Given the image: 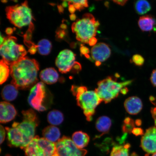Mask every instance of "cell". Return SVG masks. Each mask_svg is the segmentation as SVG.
Returning <instances> with one entry per match:
<instances>
[{
  "label": "cell",
  "instance_id": "1",
  "mask_svg": "<svg viewBox=\"0 0 156 156\" xmlns=\"http://www.w3.org/2000/svg\"><path fill=\"white\" fill-rule=\"evenodd\" d=\"M22 114V122H14L12 127H7L5 129L9 146L24 149L35 137L39 122L36 112L32 109L23 111Z\"/></svg>",
  "mask_w": 156,
  "mask_h": 156
},
{
  "label": "cell",
  "instance_id": "2",
  "mask_svg": "<svg viewBox=\"0 0 156 156\" xmlns=\"http://www.w3.org/2000/svg\"><path fill=\"white\" fill-rule=\"evenodd\" d=\"M12 84L18 89H27L37 81L39 65L36 60L24 57L10 66Z\"/></svg>",
  "mask_w": 156,
  "mask_h": 156
},
{
  "label": "cell",
  "instance_id": "3",
  "mask_svg": "<svg viewBox=\"0 0 156 156\" xmlns=\"http://www.w3.org/2000/svg\"><path fill=\"white\" fill-rule=\"evenodd\" d=\"M99 25V21L93 15L87 13L73 23L72 29L77 40L88 44L89 40L96 36Z\"/></svg>",
  "mask_w": 156,
  "mask_h": 156
},
{
  "label": "cell",
  "instance_id": "4",
  "mask_svg": "<svg viewBox=\"0 0 156 156\" xmlns=\"http://www.w3.org/2000/svg\"><path fill=\"white\" fill-rule=\"evenodd\" d=\"M132 82L130 80L118 82L116 78L109 76L98 82L95 91L102 102L107 103L116 98L123 88Z\"/></svg>",
  "mask_w": 156,
  "mask_h": 156
},
{
  "label": "cell",
  "instance_id": "5",
  "mask_svg": "<svg viewBox=\"0 0 156 156\" xmlns=\"http://www.w3.org/2000/svg\"><path fill=\"white\" fill-rule=\"evenodd\" d=\"M6 13L7 18L11 23L19 28L32 25V10L27 1L21 5L7 7Z\"/></svg>",
  "mask_w": 156,
  "mask_h": 156
},
{
  "label": "cell",
  "instance_id": "6",
  "mask_svg": "<svg viewBox=\"0 0 156 156\" xmlns=\"http://www.w3.org/2000/svg\"><path fill=\"white\" fill-rule=\"evenodd\" d=\"M30 106L39 112L48 110L52 102V95L44 83L39 82L31 89L28 98Z\"/></svg>",
  "mask_w": 156,
  "mask_h": 156
},
{
  "label": "cell",
  "instance_id": "7",
  "mask_svg": "<svg viewBox=\"0 0 156 156\" xmlns=\"http://www.w3.org/2000/svg\"><path fill=\"white\" fill-rule=\"evenodd\" d=\"M17 39L14 37L5 38L1 45V54L3 60L8 65L18 61L25 57L26 50L22 45L17 43Z\"/></svg>",
  "mask_w": 156,
  "mask_h": 156
},
{
  "label": "cell",
  "instance_id": "8",
  "mask_svg": "<svg viewBox=\"0 0 156 156\" xmlns=\"http://www.w3.org/2000/svg\"><path fill=\"white\" fill-rule=\"evenodd\" d=\"M55 149V143L36 136L24 150L25 156H53Z\"/></svg>",
  "mask_w": 156,
  "mask_h": 156
},
{
  "label": "cell",
  "instance_id": "9",
  "mask_svg": "<svg viewBox=\"0 0 156 156\" xmlns=\"http://www.w3.org/2000/svg\"><path fill=\"white\" fill-rule=\"evenodd\" d=\"M78 106L83 111L88 121L92 120L95 113V108L102 101L95 91H87L76 96Z\"/></svg>",
  "mask_w": 156,
  "mask_h": 156
},
{
  "label": "cell",
  "instance_id": "10",
  "mask_svg": "<svg viewBox=\"0 0 156 156\" xmlns=\"http://www.w3.org/2000/svg\"><path fill=\"white\" fill-rule=\"evenodd\" d=\"M86 150L78 148L68 136H64L55 143L53 156H85Z\"/></svg>",
  "mask_w": 156,
  "mask_h": 156
},
{
  "label": "cell",
  "instance_id": "11",
  "mask_svg": "<svg viewBox=\"0 0 156 156\" xmlns=\"http://www.w3.org/2000/svg\"><path fill=\"white\" fill-rule=\"evenodd\" d=\"M77 62L76 55L69 50L62 51L58 54L55 60V64L62 73H67L73 70Z\"/></svg>",
  "mask_w": 156,
  "mask_h": 156
},
{
  "label": "cell",
  "instance_id": "12",
  "mask_svg": "<svg viewBox=\"0 0 156 156\" xmlns=\"http://www.w3.org/2000/svg\"><path fill=\"white\" fill-rule=\"evenodd\" d=\"M141 146L147 154L156 153V127H151L146 130L141 138Z\"/></svg>",
  "mask_w": 156,
  "mask_h": 156
},
{
  "label": "cell",
  "instance_id": "13",
  "mask_svg": "<svg viewBox=\"0 0 156 156\" xmlns=\"http://www.w3.org/2000/svg\"><path fill=\"white\" fill-rule=\"evenodd\" d=\"M91 54L94 60L101 63L110 57L111 50L108 45L104 43H99L91 48Z\"/></svg>",
  "mask_w": 156,
  "mask_h": 156
},
{
  "label": "cell",
  "instance_id": "14",
  "mask_svg": "<svg viewBox=\"0 0 156 156\" xmlns=\"http://www.w3.org/2000/svg\"><path fill=\"white\" fill-rule=\"evenodd\" d=\"M0 122L5 123L13 120L16 115L14 106L7 102H2L0 105Z\"/></svg>",
  "mask_w": 156,
  "mask_h": 156
},
{
  "label": "cell",
  "instance_id": "15",
  "mask_svg": "<svg viewBox=\"0 0 156 156\" xmlns=\"http://www.w3.org/2000/svg\"><path fill=\"white\" fill-rule=\"evenodd\" d=\"M124 105L127 112L133 115L138 114L143 107L141 99L136 96L128 98L125 101Z\"/></svg>",
  "mask_w": 156,
  "mask_h": 156
},
{
  "label": "cell",
  "instance_id": "16",
  "mask_svg": "<svg viewBox=\"0 0 156 156\" xmlns=\"http://www.w3.org/2000/svg\"><path fill=\"white\" fill-rule=\"evenodd\" d=\"M40 77L43 83L51 85L57 82L59 75L54 68H49L42 70L41 72Z\"/></svg>",
  "mask_w": 156,
  "mask_h": 156
},
{
  "label": "cell",
  "instance_id": "17",
  "mask_svg": "<svg viewBox=\"0 0 156 156\" xmlns=\"http://www.w3.org/2000/svg\"><path fill=\"white\" fill-rule=\"evenodd\" d=\"M140 28L143 32H151L156 28V20L151 15L143 16L140 17L138 22Z\"/></svg>",
  "mask_w": 156,
  "mask_h": 156
},
{
  "label": "cell",
  "instance_id": "18",
  "mask_svg": "<svg viewBox=\"0 0 156 156\" xmlns=\"http://www.w3.org/2000/svg\"><path fill=\"white\" fill-rule=\"evenodd\" d=\"M112 122L111 119L106 116H102L97 119L95 123L96 129L101 134L97 136L95 138H98L104 134L108 133L112 126Z\"/></svg>",
  "mask_w": 156,
  "mask_h": 156
},
{
  "label": "cell",
  "instance_id": "19",
  "mask_svg": "<svg viewBox=\"0 0 156 156\" xmlns=\"http://www.w3.org/2000/svg\"><path fill=\"white\" fill-rule=\"evenodd\" d=\"M44 137L51 142L55 143L60 139L61 133L59 129L55 126H47L43 130Z\"/></svg>",
  "mask_w": 156,
  "mask_h": 156
},
{
  "label": "cell",
  "instance_id": "20",
  "mask_svg": "<svg viewBox=\"0 0 156 156\" xmlns=\"http://www.w3.org/2000/svg\"><path fill=\"white\" fill-rule=\"evenodd\" d=\"M90 137L88 134L82 131L76 132L72 136V140L77 147L80 149H83L88 145Z\"/></svg>",
  "mask_w": 156,
  "mask_h": 156
},
{
  "label": "cell",
  "instance_id": "21",
  "mask_svg": "<svg viewBox=\"0 0 156 156\" xmlns=\"http://www.w3.org/2000/svg\"><path fill=\"white\" fill-rule=\"evenodd\" d=\"M18 94V89L12 84L5 85L3 87L1 93L2 98L8 102L14 100Z\"/></svg>",
  "mask_w": 156,
  "mask_h": 156
},
{
  "label": "cell",
  "instance_id": "22",
  "mask_svg": "<svg viewBox=\"0 0 156 156\" xmlns=\"http://www.w3.org/2000/svg\"><path fill=\"white\" fill-rule=\"evenodd\" d=\"M49 123L53 126H58L63 122L64 115L62 113L58 110H53L48 113L47 116Z\"/></svg>",
  "mask_w": 156,
  "mask_h": 156
},
{
  "label": "cell",
  "instance_id": "23",
  "mask_svg": "<svg viewBox=\"0 0 156 156\" xmlns=\"http://www.w3.org/2000/svg\"><path fill=\"white\" fill-rule=\"evenodd\" d=\"M130 147L129 144L116 145L113 147L110 156H129V149Z\"/></svg>",
  "mask_w": 156,
  "mask_h": 156
},
{
  "label": "cell",
  "instance_id": "24",
  "mask_svg": "<svg viewBox=\"0 0 156 156\" xmlns=\"http://www.w3.org/2000/svg\"><path fill=\"white\" fill-rule=\"evenodd\" d=\"M136 12L139 15H144L151 10V6L147 0H137L135 4Z\"/></svg>",
  "mask_w": 156,
  "mask_h": 156
},
{
  "label": "cell",
  "instance_id": "25",
  "mask_svg": "<svg viewBox=\"0 0 156 156\" xmlns=\"http://www.w3.org/2000/svg\"><path fill=\"white\" fill-rule=\"evenodd\" d=\"M37 46L39 53L43 55H48L52 48L51 43L47 39H43L40 41Z\"/></svg>",
  "mask_w": 156,
  "mask_h": 156
},
{
  "label": "cell",
  "instance_id": "26",
  "mask_svg": "<svg viewBox=\"0 0 156 156\" xmlns=\"http://www.w3.org/2000/svg\"><path fill=\"white\" fill-rule=\"evenodd\" d=\"M9 65L5 63L3 60H1L0 63V84L1 85L4 83L7 80L9 73H10V69Z\"/></svg>",
  "mask_w": 156,
  "mask_h": 156
},
{
  "label": "cell",
  "instance_id": "27",
  "mask_svg": "<svg viewBox=\"0 0 156 156\" xmlns=\"http://www.w3.org/2000/svg\"><path fill=\"white\" fill-rule=\"evenodd\" d=\"M67 2L68 4H71L73 5L76 10L81 11L85 7L88 6V0H62Z\"/></svg>",
  "mask_w": 156,
  "mask_h": 156
},
{
  "label": "cell",
  "instance_id": "28",
  "mask_svg": "<svg viewBox=\"0 0 156 156\" xmlns=\"http://www.w3.org/2000/svg\"><path fill=\"white\" fill-rule=\"evenodd\" d=\"M135 128V122L132 120L129 123L124 124L122 126V130L124 133H131L133 130Z\"/></svg>",
  "mask_w": 156,
  "mask_h": 156
},
{
  "label": "cell",
  "instance_id": "29",
  "mask_svg": "<svg viewBox=\"0 0 156 156\" xmlns=\"http://www.w3.org/2000/svg\"><path fill=\"white\" fill-rule=\"evenodd\" d=\"M132 60L135 65L138 66H142L145 62L144 58L139 54L134 55L133 56Z\"/></svg>",
  "mask_w": 156,
  "mask_h": 156
},
{
  "label": "cell",
  "instance_id": "30",
  "mask_svg": "<svg viewBox=\"0 0 156 156\" xmlns=\"http://www.w3.org/2000/svg\"><path fill=\"white\" fill-rule=\"evenodd\" d=\"M80 51L81 55H84L85 57L87 58H90L89 54L90 52V50L87 47L82 46L80 48Z\"/></svg>",
  "mask_w": 156,
  "mask_h": 156
},
{
  "label": "cell",
  "instance_id": "31",
  "mask_svg": "<svg viewBox=\"0 0 156 156\" xmlns=\"http://www.w3.org/2000/svg\"><path fill=\"white\" fill-rule=\"evenodd\" d=\"M5 130L2 125L0 127V142L1 144L4 141L5 137Z\"/></svg>",
  "mask_w": 156,
  "mask_h": 156
},
{
  "label": "cell",
  "instance_id": "32",
  "mask_svg": "<svg viewBox=\"0 0 156 156\" xmlns=\"http://www.w3.org/2000/svg\"><path fill=\"white\" fill-rule=\"evenodd\" d=\"M132 133L136 136H142L144 134L143 130L140 128H134Z\"/></svg>",
  "mask_w": 156,
  "mask_h": 156
},
{
  "label": "cell",
  "instance_id": "33",
  "mask_svg": "<svg viewBox=\"0 0 156 156\" xmlns=\"http://www.w3.org/2000/svg\"><path fill=\"white\" fill-rule=\"evenodd\" d=\"M151 81L152 84L156 87V69H154L151 74Z\"/></svg>",
  "mask_w": 156,
  "mask_h": 156
},
{
  "label": "cell",
  "instance_id": "34",
  "mask_svg": "<svg viewBox=\"0 0 156 156\" xmlns=\"http://www.w3.org/2000/svg\"><path fill=\"white\" fill-rule=\"evenodd\" d=\"M37 50V46L34 44L30 47L29 50V52H30L31 54H34L36 53Z\"/></svg>",
  "mask_w": 156,
  "mask_h": 156
},
{
  "label": "cell",
  "instance_id": "35",
  "mask_svg": "<svg viewBox=\"0 0 156 156\" xmlns=\"http://www.w3.org/2000/svg\"><path fill=\"white\" fill-rule=\"evenodd\" d=\"M151 112L152 117L154 121V123L156 127V107L151 108Z\"/></svg>",
  "mask_w": 156,
  "mask_h": 156
},
{
  "label": "cell",
  "instance_id": "36",
  "mask_svg": "<svg viewBox=\"0 0 156 156\" xmlns=\"http://www.w3.org/2000/svg\"><path fill=\"white\" fill-rule=\"evenodd\" d=\"M97 42V39L94 37L89 40L88 44L91 46H94L96 44Z\"/></svg>",
  "mask_w": 156,
  "mask_h": 156
},
{
  "label": "cell",
  "instance_id": "37",
  "mask_svg": "<svg viewBox=\"0 0 156 156\" xmlns=\"http://www.w3.org/2000/svg\"><path fill=\"white\" fill-rule=\"evenodd\" d=\"M114 2L121 5H124L128 0H112Z\"/></svg>",
  "mask_w": 156,
  "mask_h": 156
},
{
  "label": "cell",
  "instance_id": "38",
  "mask_svg": "<svg viewBox=\"0 0 156 156\" xmlns=\"http://www.w3.org/2000/svg\"><path fill=\"white\" fill-rule=\"evenodd\" d=\"M69 11L72 14H73V13L75 12L76 9L73 5L69 4Z\"/></svg>",
  "mask_w": 156,
  "mask_h": 156
},
{
  "label": "cell",
  "instance_id": "39",
  "mask_svg": "<svg viewBox=\"0 0 156 156\" xmlns=\"http://www.w3.org/2000/svg\"><path fill=\"white\" fill-rule=\"evenodd\" d=\"M128 90L127 88L126 87H124L122 89L121 91H120V93L122 94H126L127 93H128Z\"/></svg>",
  "mask_w": 156,
  "mask_h": 156
},
{
  "label": "cell",
  "instance_id": "40",
  "mask_svg": "<svg viewBox=\"0 0 156 156\" xmlns=\"http://www.w3.org/2000/svg\"><path fill=\"white\" fill-rule=\"evenodd\" d=\"M5 32L7 34L11 35L13 32V29L11 28H8L6 29Z\"/></svg>",
  "mask_w": 156,
  "mask_h": 156
},
{
  "label": "cell",
  "instance_id": "41",
  "mask_svg": "<svg viewBox=\"0 0 156 156\" xmlns=\"http://www.w3.org/2000/svg\"><path fill=\"white\" fill-rule=\"evenodd\" d=\"M58 36L60 38H63L65 34H64V32L63 31H60V32H58Z\"/></svg>",
  "mask_w": 156,
  "mask_h": 156
},
{
  "label": "cell",
  "instance_id": "42",
  "mask_svg": "<svg viewBox=\"0 0 156 156\" xmlns=\"http://www.w3.org/2000/svg\"><path fill=\"white\" fill-rule=\"evenodd\" d=\"M135 124L136 126H140L142 124V121L140 119L136 120L135 122Z\"/></svg>",
  "mask_w": 156,
  "mask_h": 156
},
{
  "label": "cell",
  "instance_id": "43",
  "mask_svg": "<svg viewBox=\"0 0 156 156\" xmlns=\"http://www.w3.org/2000/svg\"><path fill=\"white\" fill-rule=\"evenodd\" d=\"M70 19L72 20H75L76 19V16L75 14H72L70 15Z\"/></svg>",
  "mask_w": 156,
  "mask_h": 156
},
{
  "label": "cell",
  "instance_id": "44",
  "mask_svg": "<svg viewBox=\"0 0 156 156\" xmlns=\"http://www.w3.org/2000/svg\"><path fill=\"white\" fill-rule=\"evenodd\" d=\"M5 38L3 37L2 36V34H1V45L5 41Z\"/></svg>",
  "mask_w": 156,
  "mask_h": 156
},
{
  "label": "cell",
  "instance_id": "45",
  "mask_svg": "<svg viewBox=\"0 0 156 156\" xmlns=\"http://www.w3.org/2000/svg\"><path fill=\"white\" fill-rule=\"evenodd\" d=\"M68 4L67 2L64 1L63 3H62V6L64 7H67Z\"/></svg>",
  "mask_w": 156,
  "mask_h": 156
},
{
  "label": "cell",
  "instance_id": "46",
  "mask_svg": "<svg viewBox=\"0 0 156 156\" xmlns=\"http://www.w3.org/2000/svg\"><path fill=\"white\" fill-rule=\"evenodd\" d=\"M131 156H138L135 153H133L131 155Z\"/></svg>",
  "mask_w": 156,
  "mask_h": 156
},
{
  "label": "cell",
  "instance_id": "47",
  "mask_svg": "<svg viewBox=\"0 0 156 156\" xmlns=\"http://www.w3.org/2000/svg\"><path fill=\"white\" fill-rule=\"evenodd\" d=\"M152 156H156V153L153 154Z\"/></svg>",
  "mask_w": 156,
  "mask_h": 156
},
{
  "label": "cell",
  "instance_id": "48",
  "mask_svg": "<svg viewBox=\"0 0 156 156\" xmlns=\"http://www.w3.org/2000/svg\"><path fill=\"white\" fill-rule=\"evenodd\" d=\"M13 1L15 2L16 1V0H13Z\"/></svg>",
  "mask_w": 156,
  "mask_h": 156
}]
</instances>
